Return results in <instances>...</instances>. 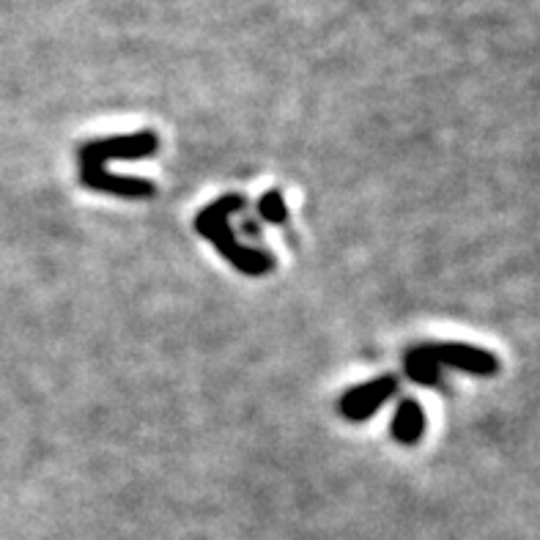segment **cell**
Instances as JSON below:
<instances>
[{
	"label": "cell",
	"mask_w": 540,
	"mask_h": 540,
	"mask_svg": "<svg viewBox=\"0 0 540 540\" xmlns=\"http://www.w3.org/2000/svg\"><path fill=\"white\" fill-rule=\"evenodd\" d=\"M244 206H247V201H244L242 195H223L220 201H214L209 209H203V212L198 214L195 231L201 233L203 239H209V242L217 247V253L223 255L233 269H239L242 275L261 277L275 269L272 253H269V250L244 247V244L236 239V233L231 231V223H228L233 214L242 212Z\"/></svg>",
	"instance_id": "6da1fadb"
},
{
	"label": "cell",
	"mask_w": 540,
	"mask_h": 540,
	"mask_svg": "<svg viewBox=\"0 0 540 540\" xmlns=\"http://www.w3.org/2000/svg\"><path fill=\"white\" fill-rule=\"evenodd\" d=\"M159 140L154 132L118 135V138L94 140L80 146V173L102 170L110 159H146L157 154Z\"/></svg>",
	"instance_id": "7a4b0ae2"
},
{
	"label": "cell",
	"mask_w": 540,
	"mask_h": 540,
	"mask_svg": "<svg viewBox=\"0 0 540 540\" xmlns=\"http://www.w3.org/2000/svg\"><path fill=\"white\" fill-rule=\"evenodd\" d=\"M417 354L431 360L436 368H456L472 376H494L499 371V360L486 349L466 346V343H425L414 346Z\"/></svg>",
	"instance_id": "3957f363"
},
{
	"label": "cell",
	"mask_w": 540,
	"mask_h": 540,
	"mask_svg": "<svg viewBox=\"0 0 540 540\" xmlns=\"http://www.w3.org/2000/svg\"><path fill=\"white\" fill-rule=\"evenodd\" d=\"M398 390V384L392 376H382V379H376V382H368L357 387V390H349L343 395V401H340V412L346 420L351 423H365L368 417L382 409L384 403L390 401L392 395Z\"/></svg>",
	"instance_id": "277c9868"
},
{
	"label": "cell",
	"mask_w": 540,
	"mask_h": 540,
	"mask_svg": "<svg viewBox=\"0 0 540 540\" xmlns=\"http://www.w3.org/2000/svg\"><path fill=\"white\" fill-rule=\"evenodd\" d=\"M425 434V412L423 406L412 398H406L398 406V412L392 417V439L401 445L412 447L417 445Z\"/></svg>",
	"instance_id": "5b68a950"
},
{
	"label": "cell",
	"mask_w": 540,
	"mask_h": 540,
	"mask_svg": "<svg viewBox=\"0 0 540 540\" xmlns=\"http://www.w3.org/2000/svg\"><path fill=\"white\" fill-rule=\"evenodd\" d=\"M406 376L420 387H439L442 384V368H436L434 362L425 360L423 354H417V349L406 351Z\"/></svg>",
	"instance_id": "8992f818"
},
{
	"label": "cell",
	"mask_w": 540,
	"mask_h": 540,
	"mask_svg": "<svg viewBox=\"0 0 540 540\" xmlns=\"http://www.w3.org/2000/svg\"><path fill=\"white\" fill-rule=\"evenodd\" d=\"M258 214H261V220H266V223L286 225L288 209L286 201H283V192L269 190L266 195H261V201H258Z\"/></svg>",
	"instance_id": "52a82bcc"
}]
</instances>
